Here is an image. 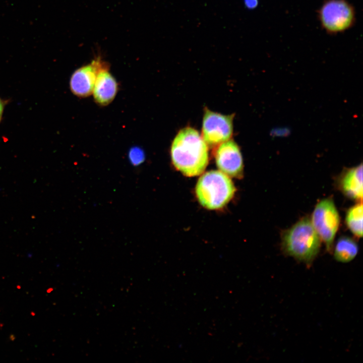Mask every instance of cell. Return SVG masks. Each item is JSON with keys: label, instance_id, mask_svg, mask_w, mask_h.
<instances>
[{"label": "cell", "instance_id": "6da1fadb", "mask_svg": "<svg viewBox=\"0 0 363 363\" xmlns=\"http://www.w3.org/2000/svg\"><path fill=\"white\" fill-rule=\"evenodd\" d=\"M170 153L174 166L187 176L202 173L208 163V145L199 132L191 127L179 131Z\"/></svg>", "mask_w": 363, "mask_h": 363}, {"label": "cell", "instance_id": "7a4b0ae2", "mask_svg": "<svg viewBox=\"0 0 363 363\" xmlns=\"http://www.w3.org/2000/svg\"><path fill=\"white\" fill-rule=\"evenodd\" d=\"M321 242L320 237L308 217L299 220L282 235L284 252L307 265H310L317 256Z\"/></svg>", "mask_w": 363, "mask_h": 363}, {"label": "cell", "instance_id": "3957f363", "mask_svg": "<svg viewBox=\"0 0 363 363\" xmlns=\"http://www.w3.org/2000/svg\"><path fill=\"white\" fill-rule=\"evenodd\" d=\"M235 187L228 175L221 171L211 170L203 174L196 187L200 203L210 210L225 206L232 198Z\"/></svg>", "mask_w": 363, "mask_h": 363}, {"label": "cell", "instance_id": "277c9868", "mask_svg": "<svg viewBox=\"0 0 363 363\" xmlns=\"http://www.w3.org/2000/svg\"><path fill=\"white\" fill-rule=\"evenodd\" d=\"M318 13L322 28L330 35L344 32L355 24L354 8L347 0L325 1Z\"/></svg>", "mask_w": 363, "mask_h": 363}, {"label": "cell", "instance_id": "5b68a950", "mask_svg": "<svg viewBox=\"0 0 363 363\" xmlns=\"http://www.w3.org/2000/svg\"><path fill=\"white\" fill-rule=\"evenodd\" d=\"M311 223L328 251H332L340 224V216L333 199L325 198L316 205Z\"/></svg>", "mask_w": 363, "mask_h": 363}, {"label": "cell", "instance_id": "8992f818", "mask_svg": "<svg viewBox=\"0 0 363 363\" xmlns=\"http://www.w3.org/2000/svg\"><path fill=\"white\" fill-rule=\"evenodd\" d=\"M233 115H225L205 109L203 119L202 138L211 147L219 145L232 134Z\"/></svg>", "mask_w": 363, "mask_h": 363}, {"label": "cell", "instance_id": "52a82bcc", "mask_svg": "<svg viewBox=\"0 0 363 363\" xmlns=\"http://www.w3.org/2000/svg\"><path fill=\"white\" fill-rule=\"evenodd\" d=\"M107 65L98 57L90 64L77 69L72 75L70 80V88L72 92L79 97L91 95L98 72Z\"/></svg>", "mask_w": 363, "mask_h": 363}, {"label": "cell", "instance_id": "ba28073f", "mask_svg": "<svg viewBox=\"0 0 363 363\" xmlns=\"http://www.w3.org/2000/svg\"><path fill=\"white\" fill-rule=\"evenodd\" d=\"M219 145L215 154L218 168L228 176L241 178L243 174V161L236 143L228 140Z\"/></svg>", "mask_w": 363, "mask_h": 363}, {"label": "cell", "instance_id": "9c48e42d", "mask_svg": "<svg viewBox=\"0 0 363 363\" xmlns=\"http://www.w3.org/2000/svg\"><path fill=\"white\" fill-rule=\"evenodd\" d=\"M118 85L113 75L109 71L108 65L98 72L92 94L96 103L104 106L110 104L115 97Z\"/></svg>", "mask_w": 363, "mask_h": 363}, {"label": "cell", "instance_id": "30bf717a", "mask_svg": "<svg viewBox=\"0 0 363 363\" xmlns=\"http://www.w3.org/2000/svg\"><path fill=\"white\" fill-rule=\"evenodd\" d=\"M339 190L347 198L362 201V164L344 169L338 179Z\"/></svg>", "mask_w": 363, "mask_h": 363}, {"label": "cell", "instance_id": "8fae6325", "mask_svg": "<svg viewBox=\"0 0 363 363\" xmlns=\"http://www.w3.org/2000/svg\"><path fill=\"white\" fill-rule=\"evenodd\" d=\"M358 252V247L356 242L348 236H342L336 243L334 256L335 259L339 262L347 263L356 257Z\"/></svg>", "mask_w": 363, "mask_h": 363}, {"label": "cell", "instance_id": "7c38bea8", "mask_svg": "<svg viewBox=\"0 0 363 363\" xmlns=\"http://www.w3.org/2000/svg\"><path fill=\"white\" fill-rule=\"evenodd\" d=\"M362 204L358 203L350 207L345 216V223L350 231L356 236L362 235Z\"/></svg>", "mask_w": 363, "mask_h": 363}, {"label": "cell", "instance_id": "4fadbf2b", "mask_svg": "<svg viewBox=\"0 0 363 363\" xmlns=\"http://www.w3.org/2000/svg\"><path fill=\"white\" fill-rule=\"evenodd\" d=\"M144 152L139 147L132 148L129 152V158L133 165H139L145 160Z\"/></svg>", "mask_w": 363, "mask_h": 363}, {"label": "cell", "instance_id": "5bb4252c", "mask_svg": "<svg viewBox=\"0 0 363 363\" xmlns=\"http://www.w3.org/2000/svg\"><path fill=\"white\" fill-rule=\"evenodd\" d=\"M245 7L248 9L256 8L259 4L258 0H244Z\"/></svg>", "mask_w": 363, "mask_h": 363}, {"label": "cell", "instance_id": "9a60e30c", "mask_svg": "<svg viewBox=\"0 0 363 363\" xmlns=\"http://www.w3.org/2000/svg\"><path fill=\"white\" fill-rule=\"evenodd\" d=\"M5 105V102L0 98V123L2 120Z\"/></svg>", "mask_w": 363, "mask_h": 363}]
</instances>
